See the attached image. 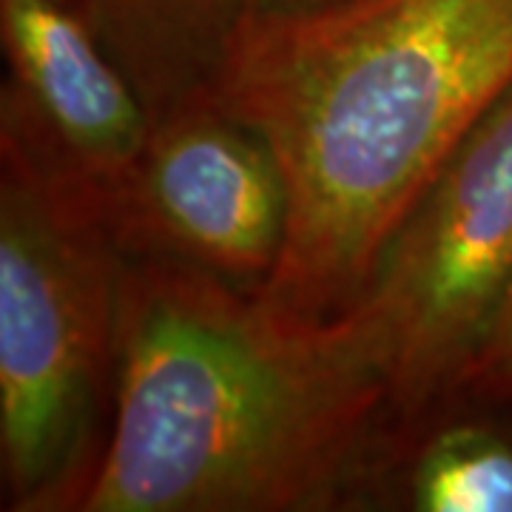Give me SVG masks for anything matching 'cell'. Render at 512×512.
Segmentation results:
<instances>
[{
	"label": "cell",
	"instance_id": "10",
	"mask_svg": "<svg viewBox=\"0 0 512 512\" xmlns=\"http://www.w3.org/2000/svg\"><path fill=\"white\" fill-rule=\"evenodd\" d=\"M328 3H339V0H248V9H316V6H328Z\"/></svg>",
	"mask_w": 512,
	"mask_h": 512
},
{
	"label": "cell",
	"instance_id": "1",
	"mask_svg": "<svg viewBox=\"0 0 512 512\" xmlns=\"http://www.w3.org/2000/svg\"><path fill=\"white\" fill-rule=\"evenodd\" d=\"M393 382L362 302L302 316L217 274L126 256L114 416L80 512L325 510Z\"/></svg>",
	"mask_w": 512,
	"mask_h": 512
},
{
	"label": "cell",
	"instance_id": "2",
	"mask_svg": "<svg viewBox=\"0 0 512 512\" xmlns=\"http://www.w3.org/2000/svg\"><path fill=\"white\" fill-rule=\"evenodd\" d=\"M512 86V0L245 9L211 100L274 151L288 231L259 293L336 316L470 128Z\"/></svg>",
	"mask_w": 512,
	"mask_h": 512
},
{
	"label": "cell",
	"instance_id": "5",
	"mask_svg": "<svg viewBox=\"0 0 512 512\" xmlns=\"http://www.w3.org/2000/svg\"><path fill=\"white\" fill-rule=\"evenodd\" d=\"M288 188L268 143L211 94L160 117L114 208L126 256L171 259L245 288L279 262Z\"/></svg>",
	"mask_w": 512,
	"mask_h": 512
},
{
	"label": "cell",
	"instance_id": "4",
	"mask_svg": "<svg viewBox=\"0 0 512 512\" xmlns=\"http://www.w3.org/2000/svg\"><path fill=\"white\" fill-rule=\"evenodd\" d=\"M512 288V86L390 237L362 305L382 330L393 410L470 382Z\"/></svg>",
	"mask_w": 512,
	"mask_h": 512
},
{
	"label": "cell",
	"instance_id": "8",
	"mask_svg": "<svg viewBox=\"0 0 512 512\" xmlns=\"http://www.w3.org/2000/svg\"><path fill=\"white\" fill-rule=\"evenodd\" d=\"M410 501L421 512H512V444L473 424L441 430L413 467Z\"/></svg>",
	"mask_w": 512,
	"mask_h": 512
},
{
	"label": "cell",
	"instance_id": "7",
	"mask_svg": "<svg viewBox=\"0 0 512 512\" xmlns=\"http://www.w3.org/2000/svg\"><path fill=\"white\" fill-rule=\"evenodd\" d=\"M146 100L151 120L211 89L248 0H72Z\"/></svg>",
	"mask_w": 512,
	"mask_h": 512
},
{
	"label": "cell",
	"instance_id": "3",
	"mask_svg": "<svg viewBox=\"0 0 512 512\" xmlns=\"http://www.w3.org/2000/svg\"><path fill=\"white\" fill-rule=\"evenodd\" d=\"M123 268L97 208L0 160V464L12 510H77L92 484Z\"/></svg>",
	"mask_w": 512,
	"mask_h": 512
},
{
	"label": "cell",
	"instance_id": "9",
	"mask_svg": "<svg viewBox=\"0 0 512 512\" xmlns=\"http://www.w3.org/2000/svg\"><path fill=\"white\" fill-rule=\"evenodd\" d=\"M470 382L490 384L501 396L512 402V288L504 299V308L495 319L493 330L478 353Z\"/></svg>",
	"mask_w": 512,
	"mask_h": 512
},
{
	"label": "cell",
	"instance_id": "6",
	"mask_svg": "<svg viewBox=\"0 0 512 512\" xmlns=\"http://www.w3.org/2000/svg\"><path fill=\"white\" fill-rule=\"evenodd\" d=\"M0 37V160L92 205L114 228L154 128L146 100L72 0H0Z\"/></svg>",
	"mask_w": 512,
	"mask_h": 512
}]
</instances>
